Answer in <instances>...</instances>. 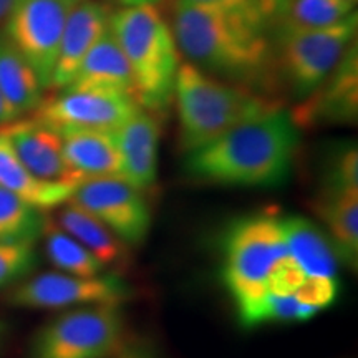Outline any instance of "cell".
<instances>
[{
	"instance_id": "6da1fadb",
	"label": "cell",
	"mask_w": 358,
	"mask_h": 358,
	"mask_svg": "<svg viewBox=\"0 0 358 358\" xmlns=\"http://www.w3.org/2000/svg\"><path fill=\"white\" fill-rule=\"evenodd\" d=\"M169 27L189 64L277 98L271 75L272 30L256 13L227 3L176 2Z\"/></svg>"
},
{
	"instance_id": "7a4b0ae2",
	"label": "cell",
	"mask_w": 358,
	"mask_h": 358,
	"mask_svg": "<svg viewBox=\"0 0 358 358\" xmlns=\"http://www.w3.org/2000/svg\"><path fill=\"white\" fill-rule=\"evenodd\" d=\"M301 143L290 111L277 110L229 129L185 159V174L199 185L271 189L285 185Z\"/></svg>"
},
{
	"instance_id": "3957f363",
	"label": "cell",
	"mask_w": 358,
	"mask_h": 358,
	"mask_svg": "<svg viewBox=\"0 0 358 358\" xmlns=\"http://www.w3.org/2000/svg\"><path fill=\"white\" fill-rule=\"evenodd\" d=\"M173 98L179 120V148L185 155L217 140L229 129L284 108V101L226 82L189 62L178 66Z\"/></svg>"
},
{
	"instance_id": "277c9868",
	"label": "cell",
	"mask_w": 358,
	"mask_h": 358,
	"mask_svg": "<svg viewBox=\"0 0 358 358\" xmlns=\"http://www.w3.org/2000/svg\"><path fill=\"white\" fill-rule=\"evenodd\" d=\"M110 29L131 69L140 106L164 118L179 66L171 27L155 3H146L111 12Z\"/></svg>"
},
{
	"instance_id": "5b68a950",
	"label": "cell",
	"mask_w": 358,
	"mask_h": 358,
	"mask_svg": "<svg viewBox=\"0 0 358 358\" xmlns=\"http://www.w3.org/2000/svg\"><path fill=\"white\" fill-rule=\"evenodd\" d=\"M287 256L280 214L275 211L245 214L227 227L222 241V280L237 317L271 294V282Z\"/></svg>"
},
{
	"instance_id": "8992f818",
	"label": "cell",
	"mask_w": 358,
	"mask_h": 358,
	"mask_svg": "<svg viewBox=\"0 0 358 358\" xmlns=\"http://www.w3.org/2000/svg\"><path fill=\"white\" fill-rule=\"evenodd\" d=\"M357 13L325 29H274L272 90L274 95L302 101L332 73L340 58L355 42ZM284 101V100H282Z\"/></svg>"
},
{
	"instance_id": "52a82bcc",
	"label": "cell",
	"mask_w": 358,
	"mask_h": 358,
	"mask_svg": "<svg viewBox=\"0 0 358 358\" xmlns=\"http://www.w3.org/2000/svg\"><path fill=\"white\" fill-rule=\"evenodd\" d=\"M124 343L123 306H83L66 308L40 327L29 358H113Z\"/></svg>"
},
{
	"instance_id": "ba28073f",
	"label": "cell",
	"mask_w": 358,
	"mask_h": 358,
	"mask_svg": "<svg viewBox=\"0 0 358 358\" xmlns=\"http://www.w3.org/2000/svg\"><path fill=\"white\" fill-rule=\"evenodd\" d=\"M312 209L337 249L340 261L358 262V151L355 143L338 145L329 156Z\"/></svg>"
},
{
	"instance_id": "9c48e42d",
	"label": "cell",
	"mask_w": 358,
	"mask_h": 358,
	"mask_svg": "<svg viewBox=\"0 0 358 358\" xmlns=\"http://www.w3.org/2000/svg\"><path fill=\"white\" fill-rule=\"evenodd\" d=\"M131 297V289L115 272L100 275L80 277L65 272H43L15 284L7 295L13 307L32 310H64L98 303L123 306Z\"/></svg>"
},
{
	"instance_id": "30bf717a",
	"label": "cell",
	"mask_w": 358,
	"mask_h": 358,
	"mask_svg": "<svg viewBox=\"0 0 358 358\" xmlns=\"http://www.w3.org/2000/svg\"><path fill=\"white\" fill-rule=\"evenodd\" d=\"M75 0H19L3 32L42 83L50 88L60 38Z\"/></svg>"
},
{
	"instance_id": "8fae6325",
	"label": "cell",
	"mask_w": 358,
	"mask_h": 358,
	"mask_svg": "<svg viewBox=\"0 0 358 358\" xmlns=\"http://www.w3.org/2000/svg\"><path fill=\"white\" fill-rule=\"evenodd\" d=\"M70 201L93 214L129 248H140L150 234L153 214L145 192L122 176L83 179Z\"/></svg>"
},
{
	"instance_id": "7c38bea8",
	"label": "cell",
	"mask_w": 358,
	"mask_h": 358,
	"mask_svg": "<svg viewBox=\"0 0 358 358\" xmlns=\"http://www.w3.org/2000/svg\"><path fill=\"white\" fill-rule=\"evenodd\" d=\"M140 108L134 98L122 93L62 88L57 95L43 98L32 116L58 131L90 128L115 133Z\"/></svg>"
},
{
	"instance_id": "4fadbf2b",
	"label": "cell",
	"mask_w": 358,
	"mask_h": 358,
	"mask_svg": "<svg viewBox=\"0 0 358 358\" xmlns=\"http://www.w3.org/2000/svg\"><path fill=\"white\" fill-rule=\"evenodd\" d=\"M358 113L357 42L340 58L332 73L306 100L297 103L290 116L299 128L315 124L353 123Z\"/></svg>"
},
{
	"instance_id": "5bb4252c",
	"label": "cell",
	"mask_w": 358,
	"mask_h": 358,
	"mask_svg": "<svg viewBox=\"0 0 358 358\" xmlns=\"http://www.w3.org/2000/svg\"><path fill=\"white\" fill-rule=\"evenodd\" d=\"M0 133L7 138L22 164L37 178L75 186L83 181L66 163L64 140L58 129L48 127L34 116H22L0 127Z\"/></svg>"
},
{
	"instance_id": "9a60e30c",
	"label": "cell",
	"mask_w": 358,
	"mask_h": 358,
	"mask_svg": "<svg viewBox=\"0 0 358 358\" xmlns=\"http://www.w3.org/2000/svg\"><path fill=\"white\" fill-rule=\"evenodd\" d=\"M163 116L140 108L115 134L122 176L138 191L155 189L158 181V155Z\"/></svg>"
},
{
	"instance_id": "2e32d148",
	"label": "cell",
	"mask_w": 358,
	"mask_h": 358,
	"mask_svg": "<svg viewBox=\"0 0 358 358\" xmlns=\"http://www.w3.org/2000/svg\"><path fill=\"white\" fill-rule=\"evenodd\" d=\"M111 12L108 3L96 0H77L71 6L60 38L50 88L69 87L85 55L108 27Z\"/></svg>"
},
{
	"instance_id": "e0dca14e",
	"label": "cell",
	"mask_w": 358,
	"mask_h": 358,
	"mask_svg": "<svg viewBox=\"0 0 358 358\" xmlns=\"http://www.w3.org/2000/svg\"><path fill=\"white\" fill-rule=\"evenodd\" d=\"M289 256L312 279L338 280V252L324 227L297 214H280Z\"/></svg>"
},
{
	"instance_id": "ac0fdd59",
	"label": "cell",
	"mask_w": 358,
	"mask_h": 358,
	"mask_svg": "<svg viewBox=\"0 0 358 358\" xmlns=\"http://www.w3.org/2000/svg\"><path fill=\"white\" fill-rule=\"evenodd\" d=\"M65 88L106 90L136 100V87H134L131 69L115 34L111 32L110 24L85 55L77 73Z\"/></svg>"
},
{
	"instance_id": "d6986e66",
	"label": "cell",
	"mask_w": 358,
	"mask_h": 358,
	"mask_svg": "<svg viewBox=\"0 0 358 358\" xmlns=\"http://www.w3.org/2000/svg\"><path fill=\"white\" fill-rule=\"evenodd\" d=\"M53 217L58 226L64 227L83 248H87L105 266L106 271L115 268V274H122L131 264V248L80 206L66 201L58 208V213Z\"/></svg>"
},
{
	"instance_id": "ffe728a7",
	"label": "cell",
	"mask_w": 358,
	"mask_h": 358,
	"mask_svg": "<svg viewBox=\"0 0 358 358\" xmlns=\"http://www.w3.org/2000/svg\"><path fill=\"white\" fill-rule=\"evenodd\" d=\"M66 163L82 179L120 176L122 164L115 134L103 129H62Z\"/></svg>"
},
{
	"instance_id": "44dd1931",
	"label": "cell",
	"mask_w": 358,
	"mask_h": 358,
	"mask_svg": "<svg viewBox=\"0 0 358 358\" xmlns=\"http://www.w3.org/2000/svg\"><path fill=\"white\" fill-rule=\"evenodd\" d=\"M0 186L45 213L64 206L77 189L75 185L45 181L30 173L13 153L2 133H0Z\"/></svg>"
},
{
	"instance_id": "7402d4cb",
	"label": "cell",
	"mask_w": 358,
	"mask_h": 358,
	"mask_svg": "<svg viewBox=\"0 0 358 358\" xmlns=\"http://www.w3.org/2000/svg\"><path fill=\"white\" fill-rule=\"evenodd\" d=\"M0 93L17 118L34 113L43 100L37 73L3 30H0Z\"/></svg>"
},
{
	"instance_id": "603a6c76",
	"label": "cell",
	"mask_w": 358,
	"mask_h": 358,
	"mask_svg": "<svg viewBox=\"0 0 358 358\" xmlns=\"http://www.w3.org/2000/svg\"><path fill=\"white\" fill-rule=\"evenodd\" d=\"M45 254L60 272L80 277H93L106 272V268L87 248L58 226L55 217L47 213L42 229Z\"/></svg>"
},
{
	"instance_id": "cb8c5ba5",
	"label": "cell",
	"mask_w": 358,
	"mask_h": 358,
	"mask_svg": "<svg viewBox=\"0 0 358 358\" xmlns=\"http://www.w3.org/2000/svg\"><path fill=\"white\" fill-rule=\"evenodd\" d=\"M353 0H280L274 29H325L353 13Z\"/></svg>"
},
{
	"instance_id": "d4e9b609",
	"label": "cell",
	"mask_w": 358,
	"mask_h": 358,
	"mask_svg": "<svg viewBox=\"0 0 358 358\" xmlns=\"http://www.w3.org/2000/svg\"><path fill=\"white\" fill-rule=\"evenodd\" d=\"M47 213L0 186V243L35 244L42 237Z\"/></svg>"
},
{
	"instance_id": "484cf974",
	"label": "cell",
	"mask_w": 358,
	"mask_h": 358,
	"mask_svg": "<svg viewBox=\"0 0 358 358\" xmlns=\"http://www.w3.org/2000/svg\"><path fill=\"white\" fill-rule=\"evenodd\" d=\"M320 310L317 307L299 301L292 294H267L244 315L239 317L245 329H256L266 324H285V322L312 320Z\"/></svg>"
},
{
	"instance_id": "4316f807",
	"label": "cell",
	"mask_w": 358,
	"mask_h": 358,
	"mask_svg": "<svg viewBox=\"0 0 358 358\" xmlns=\"http://www.w3.org/2000/svg\"><path fill=\"white\" fill-rule=\"evenodd\" d=\"M37 264L38 254L35 244L0 243V289L24 280Z\"/></svg>"
},
{
	"instance_id": "83f0119b",
	"label": "cell",
	"mask_w": 358,
	"mask_h": 358,
	"mask_svg": "<svg viewBox=\"0 0 358 358\" xmlns=\"http://www.w3.org/2000/svg\"><path fill=\"white\" fill-rule=\"evenodd\" d=\"M178 3H227V6L241 7L261 17L267 22L268 27H274L277 8H279L280 0H176Z\"/></svg>"
},
{
	"instance_id": "f1b7e54d",
	"label": "cell",
	"mask_w": 358,
	"mask_h": 358,
	"mask_svg": "<svg viewBox=\"0 0 358 358\" xmlns=\"http://www.w3.org/2000/svg\"><path fill=\"white\" fill-rule=\"evenodd\" d=\"M113 358H155V355L153 352H150L145 347L128 345V343H124Z\"/></svg>"
},
{
	"instance_id": "f546056e",
	"label": "cell",
	"mask_w": 358,
	"mask_h": 358,
	"mask_svg": "<svg viewBox=\"0 0 358 358\" xmlns=\"http://www.w3.org/2000/svg\"><path fill=\"white\" fill-rule=\"evenodd\" d=\"M13 120H17V116L12 111L10 106H8V103L3 100L2 93H0V127L13 122Z\"/></svg>"
},
{
	"instance_id": "4dcf8cb0",
	"label": "cell",
	"mask_w": 358,
	"mask_h": 358,
	"mask_svg": "<svg viewBox=\"0 0 358 358\" xmlns=\"http://www.w3.org/2000/svg\"><path fill=\"white\" fill-rule=\"evenodd\" d=\"M19 0H0V22L7 20Z\"/></svg>"
},
{
	"instance_id": "1f68e13d",
	"label": "cell",
	"mask_w": 358,
	"mask_h": 358,
	"mask_svg": "<svg viewBox=\"0 0 358 358\" xmlns=\"http://www.w3.org/2000/svg\"><path fill=\"white\" fill-rule=\"evenodd\" d=\"M120 7H136V6H146V3H156L158 0H108Z\"/></svg>"
},
{
	"instance_id": "d6a6232c",
	"label": "cell",
	"mask_w": 358,
	"mask_h": 358,
	"mask_svg": "<svg viewBox=\"0 0 358 358\" xmlns=\"http://www.w3.org/2000/svg\"><path fill=\"white\" fill-rule=\"evenodd\" d=\"M3 329H6V325H3V322H2V320H0V334H2V332H3Z\"/></svg>"
},
{
	"instance_id": "836d02e7",
	"label": "cell",
	"mask_w": 358,
	"mask_h": 358,
	"mask_svg": "<svg viewBox=\"0 0 358 358\" xmlns=\"http://www.w3.org/2000/svg\"><path fill=\"white\" fill-rule=\"evenodd\" d=\"M353 2H357V0H353Z\"/></svg>"
},
{
	"instance_id": "e575fe53",
	"label": "cell",
	"mask_w": 358,
	"mask_h": 358,
	"mask_svg": "<svg viewBox=\"0 0 358 358\" xmlns=\"http://www.w3.org/2000/svg\"><path fill=\"white\" fill-rule=\"evenodd\" d=\"M75 2H77V0H75Z\"/></svg>"
}]
</instances>
